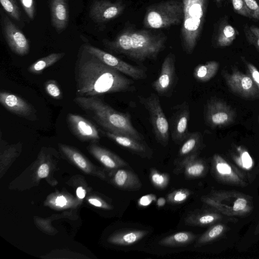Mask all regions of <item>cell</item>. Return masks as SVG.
<instances>
[{
    "label": "cell",
    "instance_id": "obj_17",
    "mask_svg": "<svg viewBox=\"0 0 259 259\" xmlns=\"http://www.w3.org/2000/svg\"><path fill=\"white\" fill-rule=\"evenodd\" d=\"M239 34L237 29L229 23L227 19L219 22L214 36V44L216 47L224 48L231 45Z\"/></svg>",
    "mask_w": 259,
    "mask_h": 259
},
{
    "label": "cell",
    "instance_id": "obj_38",
    "mask_svg": "<svg viewBox=\"0 0 259 259\" xmlns=\"http://www.w3.org/2000/svg\"><path fill=\"white\" fill-rule=\"evenodd\" d=\"M156 200V196L154 194H146L138 199V204L140 207H147Z\"/></svg>",
    "mask_w": 259,
    "mask_h": 259
},
{
    "label": "cell",
    "instance_id": "obj_6",
    "mask_svg": "<svg viewBox=\"0 0 259 259\" xmlns=\"http://www.w3.org/2000/svg\"><path fill=\"white\" fill-rule=\"evenodd\" d=\"M142 102L149 112L151 122L157 140L163 146L169 138V123L162 110L159 97L152 94L143 98Z\"/></svg>",
    "mask_w": 259,
    "mask_h": 259
},
{
    "label": "cell",
    "instance_id": "obj_27",
    "mask_svg": "<svg viewBox=\"0 0 259 259\" xmlns=\"http://www.w3.org/2000/svg\"><path fill=\"white\" fill-rule=\"evenodd\" d=\"M215 220V217L212 214L192 213L186 218L185 223L190 226H203L210 224Z\"/></svg>",
    "mask_w": 259,
    "mask_h": 259
},
{
    "label": "cell",
    "instance_id": "obj_33",
    "mask_svg": "<svg viewBox=\"0 0 259 259\" xmlns=\"http://www.w3.org/2000/svg\"><path fill=\"white\" fill-rule=\"evenodd\" d=\"M223 230L224 227L222 225L214 226L199 238L198 243L203 244L214 239L221 234Z\"/></svg>",
    "mask_w": 259,
    "mask_h": 259
},
{
    "label": "cell",
    "instance_id": "obj_25",
    "mask_svg": "<svg viewBox=\"0 0 259 259\" xmlns=\"http://www.w3.org/2000/svg\"><path fill=\"white\" fill-rule=\"evenodd\" d=\"M93 150L99 155L101 162L108 167L115 168L126 165L122 159L103 149L95 147H93Z\"/></svg>",
    "mask_w": 259,
    "mask_h": 259
},
{
    "label": "cell",
    "instance_id": "obj_48",
    "mask_svg": "<svg viewBox=\"0 0 259 259\" xmlns=\"http://www.w3.org/2000/svg\"><path fill=\"white\" fill-rule=\"evenodd\" d=\"M222 0H215L216 3H217V5H218V6L219 7L221 5V3H222Z\"/></svg>",
    "mask_w": 259,
    "mask_h": 259
},
{
    "label": "cell",
    "instance_id": "obj_30",
    "mask_svg": "<svg viewBox=\"0 0 259 259\" xmlns=\"http://www.w3.org/2000/svg\"><path fill=\"white\" fill-rule=\"evenodd\" d=\"M243 30L247 41L259 52V27L246 24Z\"/></svg>",
    "mask_w": 259,
    "mask_h": 259
},
{
    "label": "cell",
    "instance_id": "obj_44",
    "mask_svg": "<svg viewBox=\"0 0 259 259\" xmlns=\"http://www.w3.org/2000/svg\"><path fill=\"white\" fill-rule=\"evenodd\" d=\"M56 202L57 205L60 206H63L66 203V200L64 196H61L57 198Z\"/></svg>",
    "mask_w": 259,
    "mask_h": 259
},
{
    "label": "cell",
    "instance_id": "obj_45",
    "mask_svg": "<svg viewBox=\"0 0 259 259\" xmlns=\"http://www.w3.org/2000/svg\"><path fill=\"white\" fill-rule=\"evenodd\" d=\"M76 194L78 198L82 199L85 197V191L81 187H79L76 190Z\"/></svg>",
    "mask_w": 259,
    "mask_h": 259
},
{
    "label": "cell",
    "instance_id": "obj_41",
    "mask_svg": "<svg viewBox=\"0 0 259 259\" xmlns=\"http://www.w3.org/2000/svg\"><path fill=\"white\" fill-rule=\"evenodd\" d=\"M247 204V201L242 198L237 199L233 205V209L235 211L242 210L244 209Z\"/></svg>",
    "mask_w": 259,
    "mask_h": 259
},
{
    "label": "cell",
    "instance_id": "obj_1",
    "mask_svg": "<svg viewBox=\"0 0 259 259\" xmlns=\"http://www.w3.org/2000/svg\"><path fill=\"white\" fill-rule=\"evenodd\" d=\"M75 78L78 97H98L132 90L134 81L106 65L83 47L77 60Z\"/></svg>",
    "mask_w": 259,
    "mask_h": 259
},
{
    "label": "cell",
    "instance_id": "obj_26",
    "mask_svg": "<svg viewBox=\"0 0 259 259\" xmlns=\"http://www.w3.org/2000/svg\"><path fill=\"white\" fill-rule=\"evenodd\" d=\"M201 134L199 132L189 133L179 151L181 156H187L194 154L200 144Z\"/></svg>",
    "mask_w": 259,
    "mask_h": 259
},
{
    "label": "cell",
    "instance_id": "obj_37",
    "mask_svg": "<svg viewBox=\"0 0 259 259\" xmlns=\"http://www.w3.org/2000/svg\"><path fill=\"white\" fill-rule=\"evenodd\" d=\"M21 5L27 16L33 20L35 13L34 0H20Z\"/></svg>",
    "mask_w": 259,
    "mask_h": 259
},
{
    "label": "cell",
    "instance_id": "obj_16",
    "mask_svg": "<svg viewBox=\"0 0 259 259\" xmlns=\"http://www.w3.org/2000/svg\"><path fill=\"white\" fill-rule=\"evenodd\" d=\"M190 111L187 103L179 109L175 116L171 130L172 140L177 143L184 141L187 137Z\"/></svg>",
    "mask_w": 259,
    "mask_h": 259
},
{
    "label": "cell",
    "instance_id": "obj_5",
    "mask_svg": "<svg viewBox=\"0 0 259 259\" xmlns=\"http://www.w3.org/2000/svg\"><path fill=\"white\" fill-rule=\"evenodd\" d=\"M183 18V2L179 0H167L148 8L144 25L150 29L164 28L179 24Z\"/></svg>",
    "mask_w": 259,
    "mask_h": 259
},
{
    "label": "cell",
    "instance_id": "obj_8",
    "mask_svg": "<svg viewBox=\"0 0 259 259\" xmlns=\"http://www.w3.org/2000/svg\"><path fill=\"white\" fill-rule=\"evenodd\" d=\"M83 47L106 65L134 79H143L147 77L146 73L143 69L131 65L97 47L88 44L84 45Z\"/></svg>",
    "mask_w": 259,
    "mask_h": 259
},
{
    "label": "cell",
    "instance_id": "obj_47",
    "mask_svg": "<svg viewBox=\"0 0 259 259\" xmlns=\"http://www.w3.org/2000/svg\"><path fill=\"white\" fill-rule=\"evenodd\" d=\"M89 201L91 204L97 207H101L102 205V203L99 200L96 199H90Z\"/></svg>",
    "mask_w": 259,
    "mask_h": 259
},
{
    "label": "cell",
    "instance_id": "obj_13",
    "mask_svg": "<svg viewBox=\"0 0 259 259\" xmlns=\"http://www.w3.org/2000/svg\"><path fill=\"white\" fill-rule=\"evenodd\" d=\"M175 77V56L168 54L161 65L160 74L153 82L152 88L159 95L166 94L171 90Z\"/></svg>",
    "mask_w": 259,
    "mask_h": 259
},
{
    "label": "cell",
    "instance_id": "obj_19",
    "mask_svg": "<svg viewBox=\"0 0 259 259\" xmlns=\"http://www.w3.org/2000/svg\"><path fill=\"white\" fill-rule=\"evenodd\" d=\"M105 135L114 141L119 145L141 155L148 154L147 147L142 141H138L131 137L106 131Z\"/></svg>",
    "mask_w": 259,
    "mask_h": 259
},
{
    "label": "cell",
    "instance_id": "obj_4",
    "mask_svg": "<svg viewBox=\"0 0 259 259\" xmlns=\"http://www.w3.org/2000/svg\"><path fill=\"white\" fill-rule=\"evenodd\" d=\"M181 38L187 54L194 50L199 37L206 10L207 0H183Z\"/></svg>",
    "mask_w": 259,
    "mask_h": 259
},
{
    "label": "cell",
    "instance_id": "obj_9",
    "mask_svg": "<svg viewBox=\"0 0 259 259\" xmlns=\"http://www.w3.org/2000/svg\"><path fill=\"white\" fill-rule=\"evenodd\" d=\"M1 16L2 33L11 50L19 56L27 55L30 50L29 39L7 15Z\"/></svg>",
    "mask_w": 259,
    "mask_h": 259
},
{
    "label": "cell",
    "instance_id": "obj_32",
    "mask_svg": "<svg viewBox=\"0 0 259 259\" xmlns=\"http://www.w3.org/2000/svg\"><path fill=\"white\" fill-rule=\"evenodd\" d=\"M46 93L52 98L60 100L62 98V93L58 82L54 79L48 80L44 84Z\"/></svg>",
    "mask_w": 259,
    "mask_h": 259
},
{
    "label": "cell",
    "instance_id": "obj_35",
    "mask_svg": "<svg viewBox=\"0 0 259 259\" xmlns=\"http://www.w3.org/2000/svg\"><path fill=\"white\" fill-rule=\"evenodd\" d=\"M232 4L234 12L239 15L250 19L251 15L246 7L243 0H229Z\"/></svg>",
    "mask_w": 259,
    "mask_h": 259
},
{
    "label": "cell",
    "instance_id": "obj_28",
    "mask_svg": "<svg viewBox=\"0 0 259 259\" xmlns=\"http://www.w3.org/2000/svg\"><path fill=\"white\" fill-rule=\"evenodd\" d=\"M149 176L152 185L157 189H165L169 183V175L159 172L155 168L151 169Z\"/></svg>",
    "mask_w": 259,
    "mask_h": 259
},
{
    "label": "cell",
    "instance_id": "obj_39",
    "mask_svg": "<svg viewBox=\"0 0 259 259\" xmlns=\"http://www.w3.org/2000/svg\"><path fill=\"white\" fill-rule=\"evenodd\" d=\"M217 164L216 169L217 171L222 175L230 174L231 172V168L225 162L219 161L218 156L215 157Z\"/></svg>",
    "mask_w": 259,
    "mask_h": 259
},
{
    "label": "cell",
    "instance_id": "obj_3",
    "mask_svg": "<svg viewBox=\"0 0 259 259\" xmlns=\"http://www.w3.org/2000/svg\"><path fill=\"white\" fill-rule=\"evenodd\" d=\"M75 103L106 131L126 135L143 141L142 135L133 126L128 113L118 111L97 97H78Z\"/></svg>",
    "mask_w": 259,
    "mask_h": 259
},
{
    "label": "cell",
    "instance_id": "obj_23",
    "mask_svg": "<svg viewBox=\"0 0 259 259\" xmlns=\"http://www.w3.org/2000/svg\"><path fill=\"white\" fill-rule=\"evenodd\" d=\"M196 236L190 232H180L163 238L158 244L168 247H178L185 245L193 241Z\"/></svg>",
    "mask_w": 259,
    "mask_h": 259
},
{
    "label": "cell",
    "instance_id": "obj_20",
    "mask_svg": "<svg viewBox=\"0 0 259 259\" xmlns=\"http://www.w3.org/2000/svg\"><path fill=\"white\" fill-rule=\"evenodd\" d=\"M113 180L117 186L127 190H138L142 185L138 176L127 169L117 170L114 174Z\"/></svg>",
    "mask_w": 259,
    "mask_h": 259
},
{
    "label": "cell",
    "instance_id": "obj_11",
    "mask_svg": "<svg viewBox=\"0 0 259 259\" xmlns=\"http://www.w3.org/2000/svg\"><path fill=\"white\" fill-rule=\"evenodd\" d=\"M124 9V6L121 1L94 0L90 6L89 16L95 22L103 24L120 16Z\"/></svg>",
    "mask_w": 259,
    "mask_h": 259
},
{
    "label": "cell",
    "instance_id": "obj_2",
    "mask_svg": "<svg viewBox=\"0 0 259 259\" xmlns=\"http://www.w3.org/2000/svg\"><path fill=\"white\" fill-rule=\"evenodd\" d=\"M166 37L146 30L125 29L113 40L104 39L103 45L108 50L122 54L136 61L156 58L164 49Z\"/></svg>",
    "mask_w": 259,
    "mask_h": 259
},
{
    "label": "cell",
    "instance_id": "obj_31",
    "mask_svg": "<svg viewBox=\"0 0 259 259\" xmlns=\"http://www.w3.org/2000/svg\"><path fill=\"white\" fill-rule=\"evenodd\" d=\"M188 189H180L169 193L166 198L168 202L171 204H180L184 202L190 195Z\"/></svg>",
    "mask_w": 259,
    "mask_h": 259
},
{
    "label": "cell",
    "instance_id": "obj_40",
    "mask_svg": "<svg viewBox=\"0 0 259 259\" xmlns=\"http://www.w3.org/2000/svg\"><path fill=\"white\" fill-rule=\"evenodd\" d=\"M72 157L75 163L77 164L79 167L83 168L86 167V161L80 154L76 152H72Z\"/></svg>",
    "mask_w": 259,
    "mask_h": 259
},
{
    "label": "cell",
    "instance_id": "obj_29",
    "mask_svg": "<svg viewBox=\"0 0 259 259\" xmlns=\"http://www.w3.org/2000/svg\"><path fill=\"white\" fill-rule=\"evenodd\" d=\"M4 10L14 20L19 21L21 19V13L16 0H0Z\"/></svg>",
    "mask_w": 259,
    "mask_h": 259
},
{
    "label": "cell",
    "instance_id": "obj_46",
    "mask_svg": "<svg viewBox=\"0 0 259 259\" xmlns=\"http://www.w3.org/2000/svg\"><path fill=\"white\" fill-rule=\"evenodd\" d=\"M165 203L166 199L163 197H160L156 201L157 206L159 207H163Z\"/></svg>",
    "mask_w": 259,
    "mask_h": 259
},
{
    "label": "cell",
    "instance_id": "obj_22",
    "mask_svg": "<svg viewBox=\"0 0 259 259\" xmlns=\"http://www.w3.org/2000/svg\"><path fill=\"white\" fill-rule=\"evenodd\" d=\"M219 67V63L215 61L199 64L194 69L193 76L199 81H208L215 75Z\"/></svg>",
    "mask_w": 259,
    "mask_h": 259
},
{
    "label": "cell",
    "instance_id": "obj_18",
    "mask_svg": "<svg viewBox=\"0 0 259 259\" xmlns=\"http://www.w3.org/2000/svg\"><path fill=\"white\" fill-rule=\"evenodd\" d=\"M176 172L183 170L185 176L189 179H194L201 176L205 170L202 161L197 159L196 155L192 154L186 156L177 166Z\"/></svg>",
    "mask_w": 259,
    "mask_h": 259
},
{
    "label": "cell",
    "instance_id": "obj_10",
    "mask_svg": "<svg viewBox=\"0 0 259 259\" xmlns=\"http://www.w3.org/2000/svg\"><path fill=\"white\" fill-rule=\"evenodd\" d=\"M236 116L235 111L223 101L212 99L207 104L205 120L212 127L227 126L234 121Z\"/></svg>",
    "mask_w": 259,
    "mask_h": 259
},
{
    "label": "cell",
    "instance_id": "obj_43",
    "mask_svg": "<svg viewBox=\"0 0 259 259\" xmlns=\"http://www.w3.org/2000/svg\"><path fill=\"white\" fill-rule=\"evenodd\" d=\"M49 172V166L46 164H41L38 169V175L40 178H44L48 175Z\"/></svg>",
    "mask_w": 259,
    "mask_h": 259
},
{
    "label": "cell",
    "instance_id": "obj_15",
    "mask_svg": "<svg viewBox=\"0 0 259 259\" xmlns=\"http://www.w3.org/2000/svg\"><path fill=\"white\" fill-rule=\"evenodd\" d=\"M51 21L56 31L60 33L66 29L69 21L67 0H50Z\"/></svg>",
    "mask_w": 259,
    "mask_h": 259
},
{
    "label": "cell",
    "instance_id": "obj_12",
    "mask_svg": "<svg viewBox=\"0 0 259 259\" xmlns=\"http://www.w3.org/2000/svg\"><path fill=\"white\" fill-rule=\"evenodd\" d=\"M0 103L9 111L28 120L37 119L34 107L17 95L6 91L0 92Z\"/></svg>",
    "mask_w": 259,
    "mask_h": 259
},
{
    "label": "cell",
    "instance_id": "obj_7",
    "mask_svg": "<svg viewBox=\"0 0 259 259\" xmlns=\"http://www.w3.org/2000/svg\"><path fill=\"white\" fill-rule=\"evenodd\" d=\"M226 84L233 93L246 99L259 98V90L248 74H245L236 68L231 73L222 72Z\"/></svg>",
    "mask_w": 259,
    "mask_h": 259
},
{
    "label": "cell",
    "instance_id": "obj_42",
    "mask_svg": "<svg viewBox=\"0 0 259 259\" xmlns=\"http://www.w3.org/2000/svg\"><path fill=\"white\" fill-rule=\"evenodd\" d=\"M242 164L245 168H249L252 165V159L248 153L244 151L241 155Z\"/></svg>",
    "mask_w": 259,
    "mask_h": 259
},
{
    "label": "cell",
    "instance_id": "obj_21",
    "mask_svg": "<svg viewBox=\"0 0 259 259\" xmlns=\"http://www.w3.org/2000/svg\"><path fill=\"white\" fill-rule=\"evenodd\" d=\"M148 233V231L144 230L125 229L115 235L112 241L121 245H130L138 242Z\"/></svg>",
    "mask_w": 259,
    "mask_h": 259
},
{
    "label": "cell",
    "instance_id": "obj_14",
    "mask_svg": "<svg viewBox=\"0 0 259 259\" xmlns=\"http://www.w3.org/2000/svg\"><path fill=\"white\" fill-rule=\"evenodd\" d=\"M67 121L72 133L79 139L93 141L99 140L98 129L87 119L78 114L69 113Z\"/></svg>",
    "mask_w": 259,
    "mask_h": 259
},
{
    "label": "cell",
    "instance_id": "obj_36",
    "mask_svg": "<svg viewBox=\"0 0 259 259\" xmlns=\"http://www.w3.org/2000/svg\"><path fill=\"white\" fill-rule=\"evenodd\" d=\"M252 19L259 20V0H243Z\"/></svg>",
    "mask_w": 259,
    "mask_h": 259
},
{
    "label": "cell",
    "instance_id": "obj_24",
    "mask_svg": "<svg viewBox=\"0 0 259 259\" xmlns=\"http://www.w3.org/2000/svg\"><path fill=\"white\" fill-rule=\"evenodd\" d=\"M65 55L64 52L51 53L33 63L28 67L27 70L31 73H41L45 69L57 63Z\"/></svg>",
    "mask_w": 259,
    "mask_h": 259
},
{
    "label": "cell",
    "instance_id": "obj_34",
    "mask_svg": "<svg viewBox=\"0 0 259 259\" xmlns=\"http://www.w3.org/2000/svg\"><path fill=\"white\" fill-rule=\"evenodd\" d=\"M243 62L247 74L251 77L259 90V70L251 63L248 62L244 57H241Z\"/></svg>",
    "mask_w": 259,
    "mask_h": 259
}]
</instances>
